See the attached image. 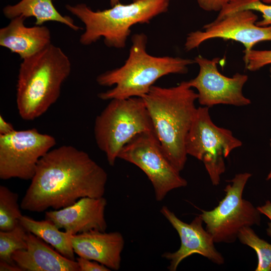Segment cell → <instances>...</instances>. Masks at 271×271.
Returning a JSON list of instances; mask_svg holds the SVG:
<instances>
[{
	"label": "cell",
	"mask_w": 271,
	"mask_h": 271,
	"mask_svg": "<svg viewBox=\"0 0 271 271\" xmlns=\"http://www.w3.org/2000/svg\"><path fill=\"white\" fill-rule=\"evenodd\" d=\"M53 0H21L14 5H8L3 9L5 16L12 20L19 16L27 19L34 17L35 25L41 26L50 21L63 24L74 31L83 29L75 24L69 16H63L55 8Z\"/></svg>",
	"instance_id": "cell-18"
},
{
	"label": "cell",
	"mask_w": 271,
	"mask_h": 271,
	"mask_svg": "<svg viewBox=\"0 0 271 271\" xmlns=\"http://www.w3.org/2000/svg\"><path fill=\"white\" fill-rule=\"evenodd\" d=\"M245 172L235 175L224 189V197L211 210H201L206 230L215 243H233L244 227L259 225L261 213L249 201L242 198L245 185L251 177Z\"/></svg>",
	"instance_id": "cell-7"
},
{
	"label": "cell",
	"mask_w": 271,
	"mask_h": 271,
	"mask_svg": "<svg viewBox=\"0 0 271 271\" xmlns=\"http://www.w3.org/2000/svg\"><path fill=\"white\" fill-rule=\"evenodd\" d=\"M231 0H196L199 6L207 12H219Z\"/></svg>",
	"instance_id": "cell-26"
},
{
	"label": "cell",
	"mask_w": 271,
	"mask_h": 271,
	"mask_svg": "<svg viewBox=\"0 0 271 271\" xmlns=\"http://www.w3.org/2000/svg\"><path fill=\"white\" fill-rule=\"evenodd\" d=\"M270 77L271 79V68L270 69ZM270 146H271V143H270ZM270 179H271V170L267 176L266 180H269Z\"/></svg>",
	"instance_id": "cell-31"
},
{
	"label": "cell",
	"mask_w": 271,
	"mask_h": 271,
	"mask_svg": "<svg viewBox=\"0 0 271 271\" xmlns=\"http://www.w3.org/2000/svg\"><path fill=\"white\" fill-rule=\"evenodd\" d=\"M110 100L95 119L94 134L98 148L113 166L122 148L135 136L155 131L142 97Z\"/></svg>",
	"instance_id": "cell-6"
},
{
	"label": "cell",
	"mask_w": 271,
	"mask_h": 271,
	"mask_svg": "<svg viewBox=\"0 0 271 271\" xmlns=\"http://www.w3.org/2000/svg\"><path fill=\"white\" fill-rule=\"evenodd\" d=\"M118 158L134 164L146 174L157 201H162L171 191L188 184L166 157L154 131L137 134L122 148Z\"/></svg>",
	"instance_id": "cell-9"
},
{
	"label": "cell",
	"mask_w": 271,
	"mask_h": 271,
	"mask_svg": "<svg viewBox=\"0 0 271 271\" xmlns=\"http://www.w3.org/2000/svg\"><path fill=\"white\" fill-rule=\"evenodd\" d=\"M243 60L245 68L250 71H256L271 64V50L244 51Z\"/></svg>",
	"instance_id": "cell-24"
},
{
	"label": "cell",
	"mask_w": 271,
	"mask_h": 271,
	"mask_svg": "<svg viewBox=\"0 0 271 271\" xmlns=\"http://www.w3.org/2000/svg\"><path fill=\"white\" fill-rule=\"evenodd\" d=\"M171 0H133L129 4L120 3L110 9L94 11L85 4L66 5V9L85 26L79 42L87 46L104 38L108 47L125 46L130 28L137 24H147L168 11Z\"/></svg>",
	"instance_id": "cell-5"
},
{
	"label": "cell",
	"mask_w": 271,
	"mask_h": 271,
	"mask_svg": "<svg viewBox=\"0 0 271 271\" xmlns=\"http://www.w3.org/2000/svg\"><path fill=\"white\" fill-rule=\"evenodd\" d=\"M1 271H24L16 263H11L5 261L0 260Z\"/></svg>",
	"instance_id": "cell-29"
},
{
	"label": "cell",
	"mask_w": 271,
	"mask_h": 271,
	"mask_svg": "<svg viewBox=\"0 0 271 271\" xmlns=\"http://www.w3.org/2000/svg\"><path fill=\"white\" fill-rule=\"evenodd\" d=\"M161 213L177 231L180 238L181 245L175 252H166L162 257L168 259L170 271H176L181 261L193 254L201 255L218 265L224 263L222 255L216 249L211 235L204 229L201 216H196L190 223L180 220L167 206H163Z\"/></svg>",
	"instance_id": "cell-13"
},
{
	"label": "cell",
	"mask_w": 271,
	"mask_h": 271,
	"mask_svg": "<svg viewBox=\"0 0 271 271\" xmlns=\"http://www.w3.org/2000/svg\"><path fill=\"white\" fill-rule=\"evenodd\" d=\"M120 3V0H110V4L111 7Z\"/></svg>",
	"instance_id": "cell-30"
},
{
	"label": "cell",
	"mask_w": 271,
	"mask_h": 271,
	"mask_svg": "<svg viewBox=\"0 0 271 271\" xmlns=\"http://www.w3.org/2000/svg\"><path fill=\"white\" fill-rule=\"evenodd\" d=\"M107 181L106 171L86 152L62 146L40 159L20 207L41 212L63 208L83 197H103Z\"/></svg>",
	"instance_id": "cell-1"
},
{
	"label": "cell",
	"mask_w": 271,
	"mask_h": 271,
	"mask_svg": "<svg viewBox=\"0 0 271 271\" xmlns=\"http://www.w3.org/2000/svg\"><path fill=\"white\" fill-rule=\"evenodd\" d=\"M55 145L53 137L35 128L0 135V178L31 180L40 159Z\"/></svg>",
	"instance_id": "cell-10"
},
{
	"label": "cell",
	"mask_w": 271,
	"mask_h": 271,
	"mask_svg": "<svg viewBox=\"0 0 271 271\" xmlns=\"http://www.w3.org/2000/svg\"><path fill=\"white\" fill-rule=\"evenodd\" d=\"M22 16L12 20L0 29V46L18 54L23 60L51 44L50 30L43 25L27 27Z\"/></svg>",
	"instance_id": "cell-16"
},
{
	"label": "cell",
	"mask_w": 271,
	"mask_h": 271,
	"mask_svg": "<svg viewBox=\"0 0 271 271\" xmlns=\"http://www.w3.org/2000/svg\"><path fill=\"white\" fill-rule=\"evenodd\" d=\"M128 57L121 67L107 71L96 78L103 86H115L98 94L103 100L142 97L161 77L171 74H184L194 60L170 56L156 57L146 51L147 37L134 34Z\"/></svg>",
	"instance_id": "cell-4"
},
{
	"label": "cell",
	"mask_w": 271,
	"mask_h": 271,
	"mask_svg": "<svg viewBox=\"0 0 271 271\" xmlns=\"http://www.w3.org/2000/svg\"><path fill=\"white\" fill-rule=\"evenodd\" d=\"M79 271H110L104 265L94 260L79 256L76 258Z\"/></svg>",
	"instance_id": "cell-25"
},
{
	"label": "cell",
	"mask_w": 271,
	"mask_h": 271,
	"mask_svg": "<svg viewBox=\"0 0 271 271\" xmlns=\"http://www.w3.org/2000/svg\"><path fill=\"white\" fill-rule=\"evenodd\" d=\"M239 241L252 248L257 257L255 271H271V244L260 238L251 228L244 227L238 234Z\"/></svg>",
	"instance_id": "cell-21"
},
{
	"label": "cell",
	"mask_w": 271,
	"mask_h": 271,
	"mask_svg": "<svg viewBox=\"0 0 271 271\" xmlns=\"http://www.w3.org/2000/svg\"><path fill=\"white\" fill-rule=\"evenodd\" d=\"M13 125L6 121L3 116L0 115V135H7L15 131Z\"/></svg>",
	"instance_id": "cell-28"
},
{
	"label": "cell",
	"mask_w": 271,
	"mask_h": 271,
	"mask_svg": "<svg viewBox=\"0 0 271 271\" xmlns=\"http://www.w3.org/2000/svg\"><path fill=\"white\" fill-rule=\"evenodd\" d=\"M19 222L28 232L49 243L65 257L75 260L71 241L72 234L60 231L52 222L47 219L38 221L22 215Z\"/></svg>",
	"instance_id": "cell-19"
},
{
	"label": "cell",
	"mask_w": 271,
	"mask_h": 271,
	"mask_svg": "<svg viewBox=\"0 0 271 271\" xmlns=\"http://www.w3.org/2000/svg\"><path fill=\"white\" fill-rule=\"evenodd\" d=\"M242 145L231 130L214 124L208 107L197 108L187 137L186 150L188 155L203 163L213 185L219 184L220 176L225 171L224 159Z\"/></svg>",
	"instance_id": "cell-8"
},
{
	"label": "cell",
	"mask_w": 271,
	"mask_h": 271,
	"mask_svg": "<svg viewBox=\"0 0 271 271\" xmlns=\"http://www.w3.org/2000/svg\"><path fill=\"white\" fill-rule=\"evenodd\" d=\"M194 60L199 66V73L188 82L197 89V100L201 105L209 108L218 104L242 106L250 104L242 92L247 75L236 73L231 77L223 75L217 67L219 58L208 59L199 55Z\"/></svg>",
	"instance_id": "cell-12"
},
{
	"label": "cell",
	"mask_w": 271,
	"mask_h": 271,
	"mask_svg": "<svg viewBox=\"0 0 271 271\" xmlns=\"http://www.w3.org/2000/svg\"><path fill=\"white\" fill-rule=\"evenodd\" d=\"M19 195L8 187L0 186V230L14 228L23 215L18 204Z\"/></svg>",
	"instance_id": "cell-20"
},
{
	"label": "cell",
	"mask_w": 271,
	"mask_h": 271,
	"mask_svg": "<svg viewBox=\"0 0 271 271\" xmlns=\"http://www.w3.org/2000/svg\"><path fill=\"white\" fill-rule=\"evenodd\" d=\"M244 10L256 11L262 14V19L256 22L257 25H271V5L258 0H231L219 12L216 18L219 19L230 13Z\"/></svg>",
	"instance_id": "cell-23"
},
{
	"label": "cell",
	"mask_w": 271,
	"mask_h": 271,
	"mask_svg": "<svg viewBox=\"0 0 271 271\" xmlns=\"http://www.w3.org/2000/svg\"><path fill=\"white\" fill-rule=\"evenodd\" d=\"M257 16L253 11L244 10L230 13L188 34L185 49L189 51L198 48L207 40L219 38L232 40L241 43L244 51L253 49L261 42L271 41V25L259 26L256 24Z\"/></svg>",
	"instance_id": "cell-11"
},
{
	"label": "cell",
	"mask_w": 271,
	"mask_h": 271,
	"mask_svg": "<svg viewBox=\"0 0 271 271\" xmlns=\"http://www.w3.org/2000/svg\"><path fill=\"white\" fill-rule=\"evenodd\" d=\"M71 241L75 253L79 256L97 261L111 270L119 269L124 246V238L119 232L92 230L72 235Z\"/></svg>",
	"instance_id": "cell-15"
},
{
	"label": "cell",
	"mask_w": 271,
	"mask_h": 271,
	"mask_svg": "<svg viewBox=\"0 0 271 271\" xmlns=\"http://www.w3.org/2000/svg\"><path fill=\"white\" fill-rule=\"evenodd\" d=\"M26 238L27 248L12 255L13 261L23 270L79 271L76 260L53 249L38 236L28 232Z\"/></svg>",
	"instance_id": "cell-17"
},
{
	"label": "cell",
	"mask_w": 271,
	"mask_h": 271,
	"mask_svg": "<svg viewBox=\"0 0 271 271\" xmlns=\"http://www.w3.org/2000/svg\"><path fill=\"white\" fill-rule=\"evenodd\" d=\"M264 4H271V0H258Z\"/></svg>",
	"instance_id": "cell-32"
},
{
	"label": "cell",
	"mask_w": 271,
	"mask_h": 271,
	"mask_svg": "<svg viewBox=\"0 0 271 271\" xmlns=\"http://www.w3.org/2000/svg\"><path fill=\"white\" fill-rule=\"evenodd\" d=\"M142 98L166 157L180 172L187 159L186 141L197 108V93L182 81L171 87L153 85Z\"/></svg>",
	"instance_id": "cell-2"
},
{
	"label": "cell",
	"mask_w": 271,
	"mask_h": 271,
	"mask_svg": "<svg viewBox=\"0 0 271 271\" xmlns=\"http://www.w3.org/2000/svg\"><path fill=\"white\" fill-rule=\"evenodd\" d=\"M28 231L19 223L13 229L0 231V260L16 263L12 259L17 250L27 248Z\"/></svg>",
	"instance_id": "cell-22"
},
{
	"label": "cell",
	"mask_w": 271,
	"mask_h": 271,
	"mask_svg": "<svg viewBox=\"0 0 271 271\" xmlns=\"http://www.w3.org/2000/svg\"><path fill=\"white\" fill-rule=\"evenodd\" d=\"M106 205L107 201L103 197H83L68 206L46 212L45 219L72 235L92 230L105 231L107 227L104 215Z\"/></svg>",
	"instance_id": "cell-14"
},
{
	"label": "cell",
	"mask_w": 271,
	"mask_h": 271,
	"mask_svg": "<svg viewBox=\"0 0 271 271\" xmlns=\"http://www.w3.org/2000/svg\"><path fill=\"white\" fill-rule=\"evenodd\" d=\"M71 68L68 56L52 44L22 60L18 76L16 98L22 118L34 120L56 102Z\"/></svg>",
	"instance_id": "cell-3"
},
{
	"label": "cell",
	"mask_w": 271,
	"mask_h": 271,
	"mask_svg": "<svg viewBox=\"0 0 271 271\" xmlns=\"http://www.w3.org/2000/svg\"><path fill=\"white\" fill-rule=\"evenodd\" d=\"M261 214L265 215L269 220L266 229L267 235L271 238V202L269 200L265 201V203L257 207Z\"/></svg>",
	"instance_id": "cell-27"
}]
</instances>
